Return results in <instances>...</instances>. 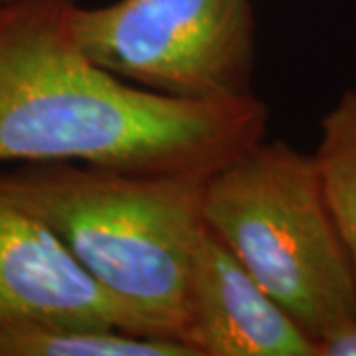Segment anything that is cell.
<instances>
[{
  "label": "cell",
  "mask_w": 356,
  "mask_h": 356,
  "mask_svg": "<svg viewBox=\"0 0 356 356\" xmlns=\"http://www.w3.org/2000/svg\"><path fill=\"white\" fill-rule=\"evenodd\" d=\"M79 0L0 4V163H81L210 177L266 139L257 95L198 102L139 88L89 58Z\"/></svg>",
  "instance_id": "6da1fadb"
},
{
  "label": "cell",
  "mask_w": 356,
  "mask_h": 356,
  "mask_svg": "<svg viewBox=\"0 0 356 356\" xmlns=\"http://www.w3.org/2000/svg\"><path fill=\"white\" fill-rule=\"evenodd\" d=\"M76 36L93 62L168 97L255 95L254 0H115L77 6Z\"/></svg>",
  "instance_id": "277c9868"
},
{
  "label": "cell",
  "mask_w": 356,
  "mask_h": 356,
  "mask_svg": "<svg viewBox=\"0 0 356 356\" xmlns=\"http://www.w3.org/2000/svg\"><path fill=\"white\" fill-rule=\"evenodd\" d=\"M178 339L196 356H318V344L208 226L192 254Z\"/></svg>",
  "instance_id": "8992f818"
},
{
  "label": "cell",
  "mask_w": 356,
  "mask_h": 356,
  "mask_svg": "<svg viewBox=\"0 0 356 356\" xmlns=\"http://www.w3.org/2000/svg\"><path fill=\"white\" fill-rule=\"evenodd\" d=\"M202 214L315 343L355 321V261L313 154L255 143L206 178Z\"/></svg>",
  "instance_id": "3957f363"
},
{
  "label": "cell",
  "mask_w": 356,
  "mask_h": 356,
  "mask_svg": "<svg viewBox=\"0 0 356 356\" xmlns=\"http://www.w3.org/2000/svg\"><path fill=\"white\" fill-rule=\"evenodd\" d=\"M0 175L14 198L60 236L105 291L154 334L180 337L192 254L206 226L208 177L139 175L81 163H24Z\"/></svg>",
  "instance_id": "7a4b0ae2"
},
{
  "label": "cell",
  "mask_w": 356,
  "mask_h": 356,
  "mask_svg": "<svg viewBox=\"0 0 356 356\" xmlns=\"http://www.w3.org/2000/svg\"><path fill=\"white\" fill-rule=\"evenodd\" d=\"M28 325H97L154 334L89 275L44 220L14 198L0 175V334Z\"/></svg>",
  "instance_id": "5b68a950"
},
{
  "label": "cell",
  "mask_w": 356,
  "mask_h": 356,
  "mask_svg": "<svg viewBox=\"0 0 356 356\" xmlns=\"http://www.w3.org/2000/svg\"><path fill=\"white\" fill-rule=\"evenodd\" d=\"M317 163L323 191L356 267V89H346L321 119Z\"/></svg>",
  "instance_id": "ba28073f"
},
{
  "label": "cell",
  "mask_w": 356,
  "mask_h": 356,
  "mask_svg": "<svg viewBox=\"0 0 356 356\" xmlns=\"http://www.w3.org/2000/svg\"><path fill=\"white\" fill-rule=\"evenodd\" d=\"M318 356H356V318L318 343Z\"/></svg>",
  "instance_id": "9c48e42d"
},
{
  "label": "cell",
  "mask_w": 356,
  "mask_h": 356,
  "mask_svg": "<svg viewBox=\"0 0 356 356\" xmlns=\"http://www.w3.org/2000/svg\"><path fill=\"white\" fill-rule=\"evenodd\" d=\"M0 356H196L170 337L97 325H28L0 334Z\"/></svg>",
  "instance_id": "52a82bcc"
},
{
  "label": "cell",
  "mask_w": 356,
  "mask_h": 356,
  "mask_svg": "<svg viewBox=\"0 0 356 356\" xmlns=\"http://www.w3.org/2000/svg\"><path fill=\"white\" fill-rule=\"evenodd\" d=\"M4 2H10V0H0V4H4Z\"/></svg>",
  "instance_id": "30bf717a"
}]
</instances>
